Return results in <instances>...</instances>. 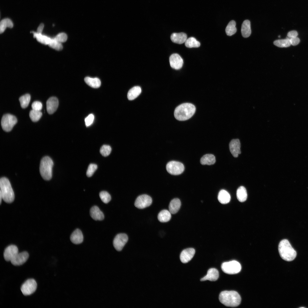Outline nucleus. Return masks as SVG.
I'll use <instances>...</instances> for the list:
<instances>
[{"mask_svg":"<svg viewBox=\"0 0 308 308\" xmlns=\"http://www.w3.org/2000/svg\"><path fill=\"white\" fill-rule=\"evenodd\" d=\"M220 302L227 307H235L240 303L241 299L239 293L234 291H224L220 294Z\"/></svg>","mask_w":308,"mask_h":308,"instance_id":"nucleus-1","label":"nucleus"},{"mask_svg":"<svg viewBox=\"0 0 308 308\" xmlns=\"http://www.w3.org/2000/svg\"><path fill=\"white\" fill-rule=\"evenodd\" d=\"M195 111L196 108L194 105L190 103H184L179 105L175 108L174 115L177 119L185 121L191 118Z\"/></svg>","mask_w":308,"mask_h":308,"instance_id":"nucleus-2","label":"nucleus"},{"mask_svg":"<svg viewBox=\"0 0 308 308\" xmlns=\"http://www.w3.org/2000/svg\"><path fill=\"white\" fill-rule=\"evenodd\" d=\"M278 251L280 257L286 261H292L296 256V251L287 239H283L280 242Z\"/></svg>","mask_w":308,"mask_h":308,"instance_id":"nucleus-3","label":"nucleus"},{"mask_svg":"<svg viewBox=\"0 0 308 308\" xmlns=\"http://www.w3.org/2000/svg\"><path fill=\"white\" fill-rule=\"evenodd\" d=\"M0 193L3 199L6 202L10 203L14 200L15 195L13 191L9 180L3 177L0 180Z\"/></svg>","mask_w":308,"mask_h":308,"instance_id":"nucleus-4","label":"nucleus"},{"mask_svg":"<svg viewBox=\"0 0 308 308\" xmlns=\"http://www.w3.org/2000/svg\"><path fill=\"white\" fill-rule=\"evenodd\" d=\"M53 162L52 159L46 156L41 159L40 166V172L41 176L45 180H50L52 176V168Z\"/></svg>","mask_w":308,"mask_h":308,"instance_id":"nucleus-5","label":"nucleus"},{"mask_svg":"<svg viewBox=\"0 0 308 308\" xmlns=\"http://www.w3.org/2000/svg\"><path fill=\"white\" fill-rule=\"evenodd\" d=\"M221 269L225 273L229 274H233L238 273L241 269L240 263L235 260L223 263L221 265Z\"/></svg>","mask_w":308,"mask_h":308,"instance_id":"nucleus-6","label":"nucleus"},{"mask_svg":"<svg viewBox=\"0 0 308 308\" xmlns=\"http://www.w3.org/2000/svg\"><path fill=\"white\" fill-rule=\"evenodd\" d=\"M17 121V119L15 116L6 114L4 115L2 118L1 125L3 130L9 132L11 131Z\"/></svg>","mask_w":308,"mask_h":308,"instance_id":"nucleus-7","label":"nucleus"},{"mask_svg":"<svg viewBox=\"0 0 308 308\" xmlns=\"http://www.w3.org/2000/svg\"><path fill=\"white\" fill-rule=\"evenodd\" d=\"M166 170L170 174L179 175L184 171V165L181 163L176 161H171L168 162L166 166Z\"/></svg>","mask_w":308,"mask_h":308,"instance_id":"nucleus-8","label":"nucleus"},{"mask_svg":"<svg viewBox=\"0 0 308 308\" xmlns=\"http://www.w3.org/2000/svg\"><path fill=\"white\" fill-rule=\"evenodd\" d=\"M37 286V283L34 279H29L23 284L21 287V290L24 295H30L35 291Z\"/></svg>","mask_w":308,"mask_h":308,"instance_id":"nucleus-9","label":"nucleus"},{"mask_svg":"<svg viewBox=\"0 0 308 308\" xmlns=\"http://www.w3.org/2000/svg\"><path fill=\"white\" fill-rule=\"evenodd\" d=\"M152 201V199L150 196L147 194H142L137 198L134 205L138 208L143 209L150 206Z\"/></svg>","mask_w":308,"mask_h":308,"instance_id":"nucleus-10","label":"nucleus"},{"mask_svg":"<svg viewBox=\"0 0 308 308\" xmlns=\"http://www.w3.org/2000/svg\"><path fill=\"white\" fill-rule=\"evenodd\" d=\"M128 240V236L125 234H118L116 235L114 240V246L117 250L120 251L122 249Z\"/></svg>","mask_w":308,"mask_h":308,"instance_id":"nucleus-11","label":"nucleus"},{"mask_svg":"<svg viewBox=\"0 0 308 308\" xmlns=\"http://www.w3.org/2000/svg\"><path fill=\"white\" fill-rule=\"evenodd\" d=\"M169 61L171 67L176 70L181 69L183 63V59L179 54L176 53L173 54L171 55Z\"/></svg>","mask_w":308,"mask_h":308,"instance_id":"nucleus-12","label":"nucleus"},{"mask_svg":"<svg viewBox=\"0 0 308 308\" xmlns=\"http://www.w3.org/2000/svg\"><path fill=\"white\" fill-rule=\"evenodd\" d=\"M29 254L27 252L18 253L10 261L12 264L15 266L22 265L27 260Z\"/></svg>","mask_w":308,"mask_h":308,"instance_id":"nucleus-13","label":"nucleus"},{"mask_svg":"<svg viewBox=\"0 0 308 308\" xmlns=\"http://www.w3.org/2000/svg\"><path fill=\"white\" fill-rule=\"evenodd\" d=\"M18 253V248L16 246L13 245H10L4 250V258L6 261H11Z\"/></svg>","mask_w":308,"mask_h":308,"instance_id":"nucleus-14","label":"nucleus"},{"mask_svg":"<svg viewBox=\"0 0 308 308\" xmlns=\"http://www.w3.org/2000/svg\"><path fill=\"white\" fill-rule=\"evenodd\" d=\"M195 253L194 249L189 248L182 251L180 255V259L183 263H186L190 261L194 256Z\"/></svg>","mask_w":308,"mask_h":308,"instance_id":"nucleus-15","label":"nucleus"},{"mask_svg":"<svg viewBox=\"0 0 308 308\" xmlns=\"http://www.w3.org/2000/svg\"><path fill=\"white\" fill-rule=\"evenodd\" d=\"M229 147L230 152L234 157H237L241 153L240 143L238 139H232L229 143Z\"/></svg>","mask_w":308,"mask_h":308,"instance_id":"nucleus-16","label":"nucleus"},{"mask_svg":"<svg viewBox=\"0 0 308 308\" xmlns=\"http://www.w3.org/2000/svg\"><path fill=\"white\" fill-rule=\"evenodd\" d=\"M46 105L48 113L50 114H53L56 111L58 106V99L55 97L49 98L46 101Z\"/></svg>","mask_w":308,"mask_h":308,"instance_id":"nucleus-17","label":"nucleus"},{"mask_svg":"<svg viewBox=\"0 0 308 308\" xmlns=\"http://www.w3.org/2000/svg\"><path fill=\"white\" fill-rule=\"evenodd\" d=\"M219 277V272L218 270L215 268H211L208 270L206 275L200 279L201 281L208 280L211 281H215L217 280Z\"/></svg>","mask_w":308,"mask_h":308,"instance_id":"nucleus-18","label":"nucleus"},{"mask_svg":"<svg viewBox=\"0 0 308 308\" xmlns=\"http://www.w3.org/2000/svg\"><path fill=\"white\" fill-rule=\"evenodd\" d=\"M187 39V35L183 33H174L171 36V39L173 42L179 44L185 42Z\"/></svg>","mask_w":308,"mask_h":308,"instance_id":"nucleus-19","label":"nucleus"},{"mask_svg":"<svg viewBox=\"0 0 308 308\" xmlns=\"http://www.w3.org/2000/svg\"><path fill=\"white\" fill-rule=\"evenodd\" d=\"M90 214L91 217L96 220H101L104 218V214L99 208L97 206L92 207L90 210Z\"/></svg>","mask_w":308,"mask_h":308,"instance_id":"nucleus-20","label":"nucleus"},{"mask_svg":"<svg viewBox=\"0 0 308 308\" xmlns=\"http://www.w3.org/2000/svg\"><path fill=\"white\" fill-rule=\"evenodd\" d=\"M70 240L75 244H79L82 243L83 240V236L81 231L78 229L75 230L71 235Z\"/></svg>","mask_w":308,"mask_h":308,"instance_id":"nucleus-21","label":"nucleus"},{"mask_svg":"<svg viewBox=\"0 0 308 308\" xmlns=\"http://www.w3.org/2000/svg\"><path fill=\"white\" fill-rule=\"evenodd\" d=\"M181 205L180 200L178 198L173 199L170 202L169 206V211L172 214H175L179 210Z\"/></svg>","mask_w":308,"mask_h":308,"instance_id":"nucleus-22","label":"nucleus"},{"mask_svg":"<svg viewBox=\"0 0 308 308\" xmlns=\"http://www.w3.org/2000/svg\"><path fill=\"white\" fill-rule=\"evenodd\" d=\"M241 32L242 36L247 38L250 36L251 31L250 27V22L249 20H244L242 25Z\"/></svg>","mask_w":308,"mask_h":308,"instance_id":"nucleus-23","label":"nucleus"},{"mask_svg":"<svg viewBox=\"0 0 308 308\" xmlns=\"http://www.w3.org/2000/svg\"><path fill=\"white\" fill-rule=\"evenodd\" d=\"M230 198V196L229 193L224 190H220L218 194V199L221 204H225L229 203Z\"/></svg>","mask_w":308,"mask_h":308,"instance_id":"nucleus-24","label":"nucleus"},{"mask_svg":"<svg viewBox=\"0 0 308 308\" xmlns=\"http://www.w3.org/2000/svg\"><path fill=\"white\" fill-rule=\"evenodd\" d=\"M141 92V88L139 86H135L131 88L128 91L127 97L130 100H133L137 98Z\"/></svg>","mask_w":308,"mask_h":308,"instance_id":"nucleus-25","label":"nucleus"},{"mask_svg":"<svg viewBox=\"0 0 308 308\" xmlns=\"http://www.w3.org/2000/svg\"><path fill=\"white\" fill-rule=\"evenodd\" d=\"M216 162L215 156L212 154H206L203 156L200 160V163L202 165H210Z\"/></svg>","mask_w":308,"mask_h":308,"instance_id":"nucleus-26","label":"nucleus"},{"mask_svg":"<svg viewBox=\"0 0 308 308\" xmlns=\"http://www.w3.org/2000/svg\"><path fill=\"white\" fill-rule=\"evenodd\" d=\"M84 80L88 86L94 88H98L101 86V81L97 78H92L87 77L85 78Z\"/></svg>","mask_w":308,"mask_h":308,"instance_id":"nucleus-27","label":"nucleus"},{"mask_svg":"<svg viewBox=\"0 0 308 308\" xmlns=\"http://www.w3.org/2000/svg\"><path fill=\"white\" fill-rule=\"evenodd\" d=\"M32 33L33 34L34 37L36 38L38 42L42 44L48 45L52 39L46 35H42V33L34 32Z\"/></svg>","mask_w":308,"mask_h":308,"instance_id":"nucleus-28","label":"nucleus"},{"mask_svg":"<svg viewBox=\"0 0 308 308\" xmlns=\"http://www.w3.org/2000/svg\"><path fill=\"white\" fill-rule=\"evenodd\" d=\"M158 220L162 222L169 221L171 218V213L169 210H163L159 213L158 216Z\"/></svg>","mask_w":308,"mask_h":308,"instance_id":"nucleus-29","label":"nucleus"},{"mask_svg":"<svg viewBox=\"0 0 308 308\" xmlns=\"http://www.w3.org/2000/svg\"><path fill=\"white\" fill-rule=\"evenodd\" d=\"M236 196L238 200L240 202L245 201L247 198V194L245 188L243 186L239 187L237 190Z\"/></svg>","mask_w":308,"mask_h":308,"instance_id":"nucleus-30","label":"nucleus"},{"mask_svg":"<svg viewBox=\"0 0 308 308\" xmlns=\"http://www.w3.org/2000/svg\"><path fill=\"white\" fill-rule=\"evenodd\" d=\"M236 25V23L234 20H232L229 22L225 29L226 33L227 35L231 36L236 33L237 31Z\"/></svg>","mask_w":308,"mask_h":308,"instance_id":"nucleus-31","label":"nucleus"},{"mask_svg":"<svg viewBox=\"0 0 308 308\" xmlns=\"http://www.w3.org/2000/svg\"><path fill=\"white\" fill-rule=\"evenodd\" d=\"M13 27V24L11 21L8 18L2 20L0 23V33H3L7 27L12 28Z\"/></svg>","mask_w":308,"mask_h":308,"instance_id":"nucleus-32","label":"nucleus"},{"mask_svg":"<svg viewBox=\"0 0 308 308\" xmlns=\"http://www.w3.org/2000/svg\"><path fill=\"white\" fill-rule=\"evenodd\" d=\"M185 43L186 46L189 48L198 47L200 46V42L193 37L187 39Z\"/></svg>","mask_w":308,"mask_h":308,"instance_id":"nucleus-33","label":"nucleus"},{"mask_svg":"<svg viewBox=\"0 0 308 308\" xmlns=\"http://www.w3.org/2000/svg\"><path fill=\"white\" fill-rule=\"evenodd\" d=\"M31 96L28 94H26L20 97L19 100L21 106L23 108H27L30 102Z\"/></svg>","mask_w":308,"mask_h":308,"instance_id":"nucleus-34","label":"nucleus"},{"mask_svg":"<svg viewBox=\"0 0 308 308\" xmlns=\"http://www.w3.org/2000/svg\"><path fill=\"white\" fill-rule=\"evenodd\" d=\"M273 44L276 46L281 48L288 47L291 45L289 40L287 38L275 40Z\"/></svg>","mask_w":308,"mask_h":308,"instance_id":"nucleus-35","label":"nucleus"},{"mask_svg":"<svg viewBox=\"0 0 308 308\" xmlns=\"http://www.w3.org/2000/svg\"><path fill=\"white\" fill-rule=\"evenodd\" d=\"M42 115V113L39 111L32 109L29 112V117L31 120L33 122H36L38 121Z\"/></svg>","mask_w":308,"mask_h":308,"instance_id":"nucleus-36","label":"nucleus"},{"mask_svg":"<svg viewBox=\"0 0 308 308\" xmlns=\"http://www.w3.org/2000/svg\"><path fill=\"white\" fill-rule=\"evenodd\" d=\"M48 45L50 47L58 51L61 50L63 48L62 43L56 41L53 38H52Z\"/></svg>","mask_w":308,"mask_h":308,"instance_id":"nucleus-37","label":"nucleus"},{"mask_svg":"<svg viewBox=\"0 0 308 308\" xmlns=\"http://www.w3.org/2000/svg\"><path fill=\"white\" fill-rule=\"evenodd\" d=\"M100 197L102 201L105 203H107L111 200L110 194L106 191H101L99 193Z\"/></svg>","mask_w":308,"mask_h":308,"instance_id":"nucleus-38","label":"nucleus"},{"mask_svg":"<svg viewBox=\"0 0 308 308\" xmlns=\"http://www.w3.org/2000/svg\"><path fill=\"white\" fill-rule=\"evenodd\" d=\"M112 151L111 147L108 145H103L100 149V154L104 157L108 156L110 153Z\"/></svg>","mask_w":308,"mask_h":308,"instance_id":"nucleus-39","label":"nucleus"},{"mask_svg":"<svg viewBox=\"0 0 308 308\" xmlns=\"http://www.w3.org/2000/svg\"><path fill=\"white\" fill-rule=\"evenodd\" d=\"M98 166L97 165L93 163L90 164L88 166L86 171V174L87 176L88 177H91L96 170Z\"/></svg>","mask_w":308,"mask_h":308,"instance_id":"nucleus-40","label":"nucleus"},{"mask_svg":"<svg viewBox=\"0 0 308 308\" xmlns=\"http://www.w3.org/2000/svg\"><path fill=\"white\" fill-rule=\"evenodd\" d=\"M53 38L59 42L62 43L66 41L67 39V36L65 33H62L58 34Z\"/></svg>","mask_w":308,"mask_h":308,"instance_id":"nucleus-41","label":"nucleus"},{"mask_svg":"<svg viewBox=\"0 0 308 308\" xmlns=\"http://www.w3.org/2000/svg\"><path fill=\"white\" fill-rule=\"evenodd\" d=\"M94 119V116L92 114L89 115L85 119V125L86 127L90 125L93 123Z\"/></svg>","mask_w":308,"mask_h":308,"instance_id":"nucleus-42","label":"nucleus"},{"mask_svg":"<svg viewBox=\"0 0 308 308\" xmlns=\"http://www.w3.org/2000/svg\"><path fill=\"white\" fill-rule=\"evenodd\" d=\"M31 107L33 110L40 111L42 109V104L39 101H35L32 104Z\"/></svg>","mask_w":308,"mask_h":308,"instance_id":"nucleus-43","label":"nucleus"},{"mask_svg":"<svg viewBox=\"0 0 308 308\" xmlns=\"http://www.w3.org/2000/svg\"><path fill=\"white\" fill-rule=\"evenodd\" d=\"M287 38L289 40L291 44L293 46H295L297 45L299 43L300 41V39L297 37L293 38H289L287 37Z\"/></svg>","mask_w":308,"mask_h":308,"instance_id":"nucleus-44","label":"nucleus"},{"mask_svg":"<svg viewBox=\"0 0 308 308\" xmlns=\"http://www.w3.org/2000/svg\"><path fill=\"white\" fill-rule=\"evenodd\" d=\"M298 35L297 32L295 31H292L289 32L287 34V37L289 38L296 37Z\"/></svg>","mask_w":308,"mask_h":308,"instance_id":"nucleus-45","label":"nucleus"},{"mask_svg":"<svg viewBox=\"0 0 308 308\" xmlns=\"http://www.w3.org/2000/svg\"><path fill=\"white\" fill-rule=\"evenodd\" d=\"M44 27V24L43 23L40 24L37 28V32L39 33H42Z\"/></svg>","mask_w":308,"mask_h":308,"instance_id":"nucleus-46","label":"nucleus"},{"mask_svg":"<svg viewBox=\"0 0 308 308\" xmlns=\"http://www.w3.org/2000/svg\"><path fill=\"white\" fill-rule=\"evenodd\" d=\"M3 199L1 193H0V203L1 204V202L2 199Z\"/></svg>","mask_w":308,"mask_h":308,"instance_id":"nucleus-47","label":"nucleus"},{"mask_svg":"<svg viewBox=\"0 0 308 308\" xmlns=\"http://www.w3.org/2000/svg\"><path fill=\"white\" fill-rule=\"evenodd\" d=\"M278 37H280V36H278Z\"/></svg>","mask_w":308,"mask_h":308,"instance_id":"nucleus-48","label":"nucleus"}]
</instances>
